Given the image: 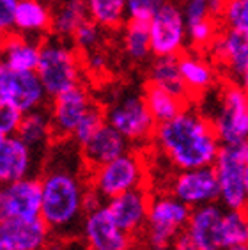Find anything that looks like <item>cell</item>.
Segmentation results:
<instances>
[{
  "label": "cell",
  "mask_w": 248,
  "mask_h": 250,
  "mask_svg": "<svg viewBox=\"0 0 248 250\" xmlns=\"http://www.w3.org/2000/svg\"><path fill=\"white\" fill-rule=\"evenodd\" d=\"M153 140L177 170L209 167L222 146L209 117L188 105L176 117L156 125Z\"/></svg>",
  "instance_id": "6da1fadb"
},
{
  "label": "cell",
  "mask_w": 248,
  "mask_h": 250,
  "mask_svg": "<svg viewBox=\"0 0 248 250\" xmlns=\"http://www.w3.org/2000/svg\"><path fill=\"white\" fill-rule=\"evenodd\" d=\"M41 181V209L39 217L52 231L64 232L78 226L83 217L82 201L89 183L75 170L66 167H52L44 170Z\"/></svg>",
  "instance_id": "7a4b0ae2"
},
{
  "label": "cell",
  "mask_w": 248,
  "mask_h": 250,
  "mask_svg": "<svg viewBox=\"0 0 248 250\" xmlns=\"http://www.w3.org/2000/svg\"><path fill=\"white\" fill-rule=\"evenodd\" d=\"M82 59L78 52L64 43V39L41 41L36 73L48 98L82 83Z\"/></svg>",
  "instance_id": "3957f363"
},
{
  "label": "cell",
  "mask_w": 248,
  "mask_h": 250,
  "mask_svg": "<svg viewBox=\"0 0 248 250\" xmlns=\"http://www.w3.org/2000/svg\"><path fill=\"white\" fill-rule=\"evenodd\" d=\"M218 183V204L224 209H245L248 201V144H222L213 164Z\"/></svg>",
  "instance_id": "277c9868"
},
{
  "label": "cell",
  "mask_w": 248,
  "mask_h": 250,
  "mask_svg": "<svg viewBox=\"0 0 248 250\" xmlns=\"http://www.w3.org/2000/svg\"><path fill=\"white\" fill-rule=\"evenodd\" d=\"M191 208L177 201L170 193L154 195L149 201L147 218L142 238L151 250H167L174 238L186 229Z\"/></svg>",
  "instance_id": "5b68a950"
},
{
  "label": "cell",
  "mask_w": 248,
  "mask_h": 250,
  "mask_svg": "<svg viewBox=\"0 0 248 250\" xmlns=\"http://www.w3.org/2000/svg\"><path fill=\"white\" fill-rule=\"evenodd\" d=\"M105 110V121L129 144H144L153 139L156 123L144 103L142 94L115 92Z\"/></svg>",
  "instance_id": "8992f818"
},
{
  "label": "cell",
  "mask_w": 248,
  "mask_h": 250,
  "mask_svg": "<svg viewBox=\"0 0 248 250\" xmlns=\"http://www.w3.org/2000/svg\"><path fill=\"white\" fill-rule=\"evenodd\" d=\"M144 181H145V165L142 156L129 149L94 170H89V187L103 201L133 188L144 187Z\"/></svg>",
  "instance_id": "52a82bcc"
},
{
  "label": "cell",
  "mask_w": 248,
  "mask_h": 250,
  "mask_svg": "<svg viewBox=\"0 0 248 250\" xmlns=\"http://www.w3.org/2000/svg\"><path fill=\"white\" fill-rule=\"evenodd\" d=\"M220 144H238L248 137V96L239 83H229L220 92L216 116L211 119Z\"/></svg>",
  "instance_id": "ba28073f"
},
{
  "label": "cell",
  "mask_w": 248,
  "mask_h": 250,
  "mask_svg": "<svg viewBox=\"0 0 248 250\" xmlns=\"http://www.w3.org/2000/svg\"><path fill=\"white\" fill-rule=\"evenodd\" d=\"M151 55L154 57H177L185 52L186 23L181 9L172 2H165L147 21Z\"/></svg>",
  "instance_id": "9c48e42d"
},
{
  "label": "cell",
  "mask_w": 248,
  "mask_h": 250,
  "mask_svg": "<svg viewBox=\"0 0 248 250\" xmlns=\"http://www.w3.org/2000/svg\"><path fill=\"white\" fill-rule=\"evenodd\" d=\"M39 209L41 181L38 176H27L0 187V222L36 218Z\"/></svg>",
  "instance_id": "30bf717a"
},
{
  "label": "cell",
  "mask_w": 248,
  "mask_h": 250,
  "mask_svg": "<svg viewBox=\"0 0 248 250\" xmlns=\"http://www.w3.org/2000/svg\"><path fill=\"white\" fill-rule=\"evenodd\" d=\"M92 103L94 101H92L91 94L82 83L53 96L50 108H48L53 140L71 139L78 121L89 110Z\"/></svg>",
  "instance_id": "8fae6325"
},
{
  "label": "cell",
  "mask_w": 248,
  "mask_h": 250,
  "mask_svg": "<svg viewBox=\"0 0 248 250\" xmlns=\"http://www.w3.org/2000/svg\"><path fill=\"white\" fill-rule=\"evenodd\" d=\"M80 231L87 250H133L135 238L117 227L106 211L105 202L82 217Z\"/></svg>",
  "instance_id": "7c38bea8"
},
{
  "label": "cell",
  "mask_w": 248,
  "mask_h": 250,
  "mask_svg": "<svg viewBox=\"0 0 248 250\" xmlns=\"http://www.w3.org/2000/svg\"><path fill=\"white\" fill-rule=\"evenodd\" d=\"M168 190L170 195H174L188 208L218 202V183L213 165L179 170L172 178Z\"/></svg>",
  "instance_id": "4fadbf2b"
},
{
  "label": "cell",
  "mask_w": 248,
  "mask_h": 250,
  "mask_svg": "<svg viewBox=\"0 0 248 250\" xmlns=\"http://www.w3.org/2000/svg\"><path fill=\"white\" fill-rule=\"evenodd\" d=\"M149 201H151L149 192L140 187L106 199L105 208L119 229H123L131 238H140L147 218Z\"/></svg>",
  "instance_id": "5bb4252c"
},
{
  "label": "cell",
  "mask_w": 248,
  "mask_h": 250,
  "mask_svg": "<svg viewBox=\"0 0 248 250\" xmlns=\"http://www.w3.org/2000/svg\"><path fill=\"white\" fill-rule=\"evenodd\" d=\"M0 100L7 101L21 114L46 105V91L36 71H5L0 89Z\"/></svg>",
  "instance_id": "9a60e30c"
},
{
  "label": "cell",
  "mask_w": 248,
  "mask_h": 250,
  "mask_svg": "<svg viewBox=\"0 0 248 250\" xmlns=\"http://www.w3.org/2000/svg\"><path fill=\"white\" fill-rule=\"evenodd\" d=\"M209 52L215 61L225 64L232 77L238 80L236 83L247 87L248 78V34L227 30L216 34L209 43Z\"/></svg>",
  "instance_id": "2e32d148"
},
{
  "label": "cell",
  "mask_w": 248,
  "mask_h": 250,
  "mask_svg": "<svg viewBox=\"0 0 248 250\" xmlns=\"http://www.w3.org/2000/svg\"><path fill=\"white\" fill-rule=\"evenodd\" d=\"M78 147H80V158L83 167L87 170H94L100 165L126 153L129 149V142L105 121L91 139Z\"/></svg>",
  "instance_id": "e0dca14e"
},
{
  "label": "cell",
  "mask_w": 248,
  "mask_h": 250,
  "mask_svg": "<svg viewBox=\"0 0 248 250\" xmlns=\"http://www.w3.org/2000/svg\"><path fill=\"white\" fill-rule=\"evenodd\" d=\"M224 208L218 202L191 208L185 232L199 250H222L220 247V220Z\"/></svg>",
  "instance_id": "ac0fdd59"
},
{
  "label": "cell",
  "mask_w": 248,
  "mask_h": 250,
  "mask_svg": "<svg viewBox=\"0 0 248 250\" xmlns=\"http://www.w3.org/2000/svg\"><path fill=\"white\" fill-rule=\"evenodd\" d=\"M41 39L11 30L0 36V59L9 71H36Z\"/></svg>",
  "instance_id": "d6986e66"
},
{
  "label": "cell",
  "mask_w": 248,
  "mask_h": 250,
  "mask_svg": "<svg viewBox=\"0 0 248 250\" xmlns=\"http://www.w3.org/2000/svg\"><path fill=\"white\" fill-rule=\"evenodd\" d=\"M34 154L16 135H7L0 142V187L32 176Z\"/></svg>",
  "instance_id": "ffe728a7"
},
{
  "label": "cell",
  "mask_w": 248,
  "mask_h": 250,
  "mask_svg": "<svg viewBox=\"0 0 248 250\" xmlns=\"http://www.w3.org/2000/svg\"><path fill=\"white\" fill-rule=\"evenodd\" d=\"M0 226L11 250H46L53 236L41 217L0 222Z\"/></svg>",
  "instance_id": "44dd1931"
},
{
  "label": "cell",
  "mask_w": 248,
  "mask_h": 250,
  "mask_svg": "<svg viewBox=\"0 0 248 250\" xmlns=\"http://www.w3.org/2000/svg\"><path fill=\"white\" fill-rule=\"evenodd\" d=\"M177 66L190 98L202 96L216 82V73L201 53L181 52L177 55Z\"/></svg>",
  "instance_id": "7402d4cb"
},
{
  "label": "cell",
  "mask_w": 248,
  "mask_h": 250,
  "mask_svg": "<svg viewBox=\"0 0 248 250\" xmlns=\"http://www.w3.org/2000/svg\"><path fill=\"white\" fill-rule=\"evenodd\" d=\"M15 135L32 151L34 156L36 154H44L48 151V147H50V144L53 142L48 110H44L43 106V108L23 114Z\"/></svg>",
  "instance_id": "603a6c76"
},
{
  "label": "cell",
  "mask_w": 248,
  "mask_h": 250,
  "mask_svg": "<svg viewBox=\"0 0 248 250\" xmlns=\"http://www.w3.org/2000/svg\"><path fill=\"white\" fill-rule=\"evenodd\" d=\"M52 11L44 0H18L15 13V30L39 39L50 32Z\"/></svg>",
  "instance_id": "cb8c5ba5"
},
{
  "label": "cell",
  "mask_w": 248,
  "mask_h": 250,
  "mask_svg": "<svg viewBox=\"0 0 248 250\" xmlns=\"http://www.w3.org/2000/svg\"><path fill=\"white\" fill-rule=\"evenodd\" d=\"M149 83L160 87L163 91L170 92L174 96L181 98L183 101L191 100L188 91H186L185 82L179 73V66H177V57H156L154 62L151 64L149 69Z\"/></svg>",
  "instance_id": "d4e9b609"
},
{
  "label": "cell",
  "mask_w": 248,
  "mask_h": 250,
  "mask_svg": "<svg viewBox=\"0 0 248 250\" xmlns=\"http://www.w3.org/2000/svg\"><path fill=\"white\" fill-rule=\"evenodd\" d=\"M87 16L83 0H62L61 5L52 13L50 32L57 39H71L75 30L80 27Z\"/></svg>",
  "instance_id": "484cf974"
},
{
  "label": "cell",
  "mask_w": 248,
  "mask_h": 250,
  "mask_svg": "<svg viewBox=\"0 0 248 250\" xmlns=\"http://www.w3.org/2000/svg\"><path fill=\"white\" fill-rule=\"evenodd\" d=\"M142 98L145 106H147L149 114H151V117L154 119L156 125L176 117L188 105L181 98L174 96V94L163 91V89L153 85V83H147V87L144 89Z\"/></svg>",
  "instance_id": "4316f807"
},
{
  "label": "cell",
  "mask_w": 248,
  "mask_h": 250,
  "mask_svg": "<svg viewBox=\"0 0 248 250\" xmlns=\"http://www.w3.org/2000/svg\"><path fill=\"white\" fill-rule=\"evenodd\" d=\"M87 16L101 29L115 30L126 21V0H83Z\"/></svg>",
  "instance_id": "83f0119b"
},
{
  "label": "cell",
  "mask_w": 248,
  "mask_h": 250,
  "mask_svg": "<svg viewBox=\"0 0 248 250\" xmlns=\"http://www.w3.org/2000/svg\"><path fill=\"white\" fill-rule=\"evenodd\" d=\"M123 32V46L129 59L142 62L151 55V41H149L147 21L126 20Z\"/></svg>",
  "instance_id": "f1b7e54d"
},
{
  "label": "cell",
  "mask_w": 248,
  "mask_h": 250,
  "mask_svg": "<svg viewBox=\"0 0 248 250\" xmlns=\"http://www.w3.org/2000/svg\"><path fill=\"white\" fill-rule=\"evenodd\" d=\"M248 241V222L245 209H224L220 220V247L247 245Z\"/></svg>",
  "instance_id": "f546056e"
},
{
  "label": "cell",
  "mask_w": 248,
  "mask_h": 250,
  "mask_svg": "<svg viewBox=\"0 0 248 250\" xmlns=\"http://www.w3.org/2000/svg\"><path fill=\"white\" fill-rule=\"evenodd\" d=\"M103 123H105V110H103V106H100L98 103H92L89 106V110L78 121L77 128H75V131L71 135V140L77 146H82L83 142L91 139Z\"/></svg>",
  "instance_id": "4dcf8cb0"
},
{
  "label": "cell",
  "mask_w": 248,
  "mask_h": 250,
  "mask_svg": "<svg viewBox=\"0 0 248 250\" xmlns=\"http://www.w3.org/2000/svg\"><path fill=\"white\" fill-rule=\"evenodd\" d=\"M220 20L227 30L248 34V0H227Z\"/></svg>",
  "instance_id": "1f68e13d"
},
{
  "label": "cell",
  "mask_w": 248,
  "mask_h": 250,
  "mask_svg": "<svg viewBox=\"0 0 248 250\" xmlns=\"http://www.w3.org/2000/svg\"><path fill=\"white\" fill-rule=\"evenodd\" d=\"M71 39H73V43H75V50L85 53V52H89V50L100 48L101 39H103V29H101L98 23H94L92 20L87 18L85 21L75 30Z\"/></svg>",
  "instance_id": "d6a6232c"
},
{
  "label": "cell",
  "mask_w": 248,
  "mask_h": 250,
  "mask_svg": "<svg viewBox=\"0 0 248 250\" xmlns=\"http://www.w3.org/2000/svg\"><path fill=\"white\" fill-rule=\"evenodd\" d=\"M216 34H218V25L215 18H206L186 25V41L195 48H207Z\"/></svg>",
  "instance_id": "836d02e7"
},
{
  "label": "cell",
  "mask_w": 248,
  "mask_h": 250,
  "mask_svg": "<svg viewBox=\"0 0 248 250\" xmlns=\"http://www.w3.org/2000/svg\"><path fill=\"white\" fill-rule=\"evenodd\" d=\"M167 0H126V20L149 21Z\"/></svg>",
  "instance_id": "e575fe53"
},
{
  "label": "cell",
  "mask_w": 248,
  "mask_h": 250,
  "mask_svg": "<svg viewBox=\"0 0 248 250\" xmlns=\"http://www.w3.org/2000/svg\"><path fill=\"white\" fill-rule=\"evenodd\" d=\"M21 112L18 108L7 103V101L0 100V133L7 137V135H15L21 121Z\"/></svg>",
  "instance_id": "d590c367"
},
{
  "label": "cell",
  "mask_w": 248,
  "mask_h": 250,
  "mask_svg": "<svg viewBox=\"0 0 248 250\" xmlns=\"http://www.w3.org/2000/svg\"><path fill=\"white\" fill-rule=\"evenodd\" d=\"M179 9H181L186 25L211 18L209 13H207V0H185L183 7H179Z\"/></svg>",
  "instance_id": "8d00e7d4"
},
{
  "label": "cell",
  "mask_w": 248,
  "mask_h": 250,
  "mask_svg": "<svg viewBox=\"0 0 248 250\" xmlns=\"http://www.w3.org/2000/svg\"><path fill=\"white\" fill-rule=\"evenodd\" d=\"M106 66H108V57H106V53L100 48L89 50V52H85L83 57H82V67H85L87 71L94 73V75L105 73Z\"/></svg>",
  "instance_id": "74e56055"
},
{
  "label": "cell",
  "mask_w": 248,
  "mask_h": 250,
  "mask_svg": "<svg viewBox=\"0 0 248 250\" xmlns=\"http://www.w3.org/2000/svg\"><path fill=\"white\" fill-rule=\"evenodd\" d=\"M18 0H0V36L15 30V13Z\"/></svg>",
  "instance_id": "f35d334b"
},
{
  "label": "cell",
  "mask_w": 248,
  "mask_h": 250,
  "mask_svg": "<svg viewBox=\"0 0 248 250\" xmlns=\"http://www.w3.org/2000/svg\"><path fill=\"white\" fill-rule=\"evenodd\" d=\"M167 250H199V249H197L195 243L190 240V236L183 231L181 234H177L176 238H174V241L168 245Z\"/></svg>",
  "instance_id": "ab89813d"
},
{
  "label": "cell",
  "mask_w": 248,
  "mask_h": 250,
  "mask_svg": "<svg viewBox=\"0 0 248 250\" xmlns=\"http://www.w3.org/2000/svg\"><path fill=\"white\" fill-rule=\"evenodd\" d=\"M225 2L227 0H207V13H209L211 18L220 20V16L224 13Z\"/></svg>",
  "instance_id": "60d3db41"
},
{
  "label": "cell",
  "mask_w": 248,
  "mask_h": 250,
  "mask_svg": "<svg viewBox=\"0 0 248 250\" xmlns=\"http://www.w3.org/2000/svg\"><path fill=\"white\" fill-rule=\"evenodd\" d=\"M5 66H4V62H2V59H0V89H2V80H4V75H5Z\"/></svg>",
  "instance_id": "b9f144b4"
},
{
  "label": "cell",
  "mask_w": 248,
  "mask_h": 250,
  "mask_svg": "<svg viewBox=\"0 0 248 250\" xmlns=\"http://www.w3.org/2000/svg\"><path fill=\"white\" fill-rule=\"evenodd\" d=\"M222 250H248L247 245H238V247H229V249H222Z\"/></svg>",
  "instance_id": "7bdbcfd3"
},
{
  "label": "cell",
  "mask_w": 248,
  "mask_h": 250,
  "mask_svg": "<svg viewBox=\"0 0 248 250\" xmlns=\"http://www.w3.org/2000/svg\"><path fill=\"white\" fill-rule=\"evenodd\" d=\"M2 139H4V135H2V133H0V142H2Z\"/></svg>",
  "instance_id": "ee69618b"
}]
</instances>
